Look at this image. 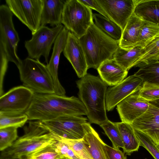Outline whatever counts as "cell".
<instances>
[{"label":"cell","instance_id":"cell-10","mask_svg":"<svg viewBox=\"0 0 159 159\" xmlns=\"http://www.w3.org/2000/svg\"><path fill=\"white\" fill-rule=\"evenodd\" d=\"M12 13L31 30L32 34L40 27L43 0H6Z\"/></svg>","mask_w":159,"mask_h":159},{"label":"cell","instance_id":"cell-18","mask_svg":"<svg viewBox=\"0 0 159 159\" xmlns=\"http://www.w3.org/2000/svg\"><path fill=\"white\" fill-rule=\"evenodd\" d=\"M97 70L101 80L107 85L112 87L122 82L128 73L113 58L103 62Z\"/></svg>","mask_w":159,"mask_h":159},{"label":"cell","instance_id":"cell-7","mask_svg":"<svg viewBox=\"0 0 159 159\" xmlns=\"http://www.w3.org/2000/svg\"><path fill=\"white\" fill-rule=\"evenodd\" d=\"M93 20L91 9L79 0H66L61 23L78 39L86 33Z\"/></svg>","mask_w":159,"mask_h":159},{"label":"cell","instance_id":"cell-14","mask_svg":"<svg viewBox=\"0 0 159 159\" xmlns=\"http://www.w3.org/2000/svg\"><path fill=\"white\" fill-rule=\"evenodd\" d=\"M137 0H97L110 20L122 30L134 12Z\"/></svg>","mask_w":159,"mask_h":159},{"label":"cell","instance_id":"cell-17","mask_svg":"<svg viewBox=\"0 0 159 159\" xmlns=\"http://www.w3.org/2000/svg\"><path fill=\"white\" fill-rule=\"evenodd\" d=\"M69 32L64 26L55 40L50 61L47 65L52 80L55 93L61 96H65L66 91L58 79V67L60 54L65 48Z\"/></svg>","mask_w":159,"mask_h":159},{"label":"cell","instance_id":"cell-21","mask_svg":"<svg viewBox=\"0 0 159 159\" xmlns=\"http://www.w3.org/2000/svg\"><path fill=\"white\" fill-rule=\"evenodd\" d=\"M134 13L143 21L159 26V0H137Z\"/></svg>","mask_w":159,"mask_h":159},{"label":"cell","instance_id":"cell-11","mask_svg":"<svg viewBox=\"0 0 159 159\" xmlns=\"http://www.w3.org/2000/svg\"><path fill=\"white\" fill-rule=\"evenodd\" d=\"M34 93L20 85L12 88L0 97V114L16 115L25 113L29 107Z\"/></svg>","mask_w":159,"mask_h":159},{"label":"cell","instance_id":"cell-34","mask_svg":"<svg viewBox=\"0 0 159 159\" xmlns=\"http://www.w3.org/2000/svg\"><path fill=\"white\" fill-rule=\"evenodd\" d=\"M134 131L140 146L145 148L154 159H159V146L145 134L135 129Z\"/></svg>","mask_w":159,"mask_h":159},{"label":"cell","instance_id":"cell-26","mask_svg":"<svg viewBox=\"0 0 159 159\" xmlns=\"http://www.w3.org/2000/svg\"><path fill=\"white\" fill-rule=\"evenodd\" d=\"M134 75L143 83L159 86V60L139 67Z\"/></svg>","mask_w":159,"mask_h":159},{"label":"cell","instance_id":"cell-13","mask_svg":"<svg viewBox=\"0 0 159 159\" xmlns=\"http://www.w3.org/2000/svg\"><path fill=\"white\" fill-rule=\"evenodd\" d=\"M143 84L142 80L135 75H130L119 84L107 90L105 102L108 111L113 110L123 99L139 90Z\"/></svg>","mask_w":159,"mask_h":159},{"label":"cell","instance_id":"cell-1","mask_svg":"<svg viewBox=\"0 0 159 159\" xmlns=\"http://www.w3.org/2000/svg\"><path fill=\"white\" fill-rule=\"evenodd\" d=\"M25 113L29 120L43 121L67 115H87V112L83 102L75 96L34 93Z\"/></svg>","mask_w":159,"mask_h":159},{"label":"cell","instance_id":"cell-5","mask_svg":"<svg viewBox=\"0 0 159 159\" xmlns=\"http://www.w3.org/2000/svg\"><path fill=\"white\" fill-rule=\"evenodd\" d=\"M51 133L38 125L36 121L29 122L24 134L12 145L2 151V157L24 159L31 154L57 142Z\"/></svg>","mask_w":159,"mask_h":159},{"label":"cell","instance_id":"cell-38","mask_svg":"<svg viewBox=\"0 0 159 159\" xmlns=\"http://www.w3.org/2000/svg\"><path fill=\"white\" fill-rule=\"evenodd\" d=\"M80 2L91 9H93L108 20H110L104 10L98 2L97 0H79Z\"/></svg>","mask_w":159,"mask_h":159},{"label":"cell","instance_id":"cell-3","mask_svg":"<svg viewBox=\"0 0 159 159\" xmlns=\"http://www.w3.org/2000/svg\"><path fill=\"white\" fill-rule=\"evenodd\" d=\"M79 39L89 68L97 69L103 62L113 58L119 47V41L107 36L94 22L86 33Z\"/></svg>","mask_w":159,"mask_h":159},{"label":"cell","instance_id":"cell-30","mask_svg":"<svg viewBox=\"0 0 159 159\" xmlns=\"http://www.w3.org/2000/svg\"><path fill=\"white\" fill-rule=\"evenodd\" d=\"M100 126L111 142L113 147L119 149L124 148V144L119 130L114 122L108 119Z\"/></svg>","mask_w":159,"mask_h":159},{"label":"cell","instance_id":"cell-22","mask_svg":"<svg viewBox=\"0 0 159 159\" xmlns=\"http://www.w3.org/2000/svg\"><path fill=\"white\" fill-rule=\"evenodd\" d=\"M85 134L82 140L93 159H106L103 148L104 142L90 123L85 125Z\"/></svg>","mask_w":159,"mask_h":159},{"label":"cell","instance_id":"cell-25","mask_svg":"<svg viewBox=\"0 0 159 159\" xmlns=\"http://www.w3.org/2000/svg\"><path fill=\"white\" fill-rule=\"evenodd\" d=\"M96 25L107 36L117 41H120L123 30L120 27L113 21L99 13L93 14Z\"/></svg>","mask_w":159,"mask_h":159},{"label":"cell","instance_id":"cell-37","mask_svg":"<svg viewBox=\"0 0 159 159\" xmlns=\"http://www.w3.org/2000/svg\"><path fill=\"white\" fill-rule=\"evenodd\" d=\"M103 148L106 159H126L124 153L119 149H116L104 142Z\"/></svg>","mask_w":159,"mask_h":159},{"label":"cell","instance_id":"cell-15","mask_svg":"<svg viewBox=\"0 0 159 159\" xmlns=\"http://www.w3.org/2000/svg\"><path fill=\"white\" fill-rule=\"evenodd\" d=\"M139 90L129 95L117 105L116 109L121 122L131 124L148 109L149 102L139 96Z\"/></svg>","mask_w":159,"mask_h":159},{"label":"cell","instance_id":"cell-19","mask_svg":"<svg viewBox=\"0 0 159 159\" xmlns=\"http://www.w3.org/2000/svg\"><path fill=\"white\" fill-rule=\"evenodd\" d=\"M40 26L49 24L55 26L61 24V18L66 0H43Z\"/></svg>","mask_w":159,"mask_h":159},{"label":"cell","instance_id":"cell-8","mask_svg":"<svg viewBox=\"0 0 159 159\" xmlns=\"http://www.w3.org/2000/svg\"><path fill=\"white\" fill-rule=\"evenodd\" d=\"M86 118L82 116L67 115L43 121L36 120L38 125L49 133L64 138L82 139L85 134Z\"/></svg>","mask_w":159,"mask_h":159},{"label":"cell","instance_id":"cell-23","mask_svg":"<svg viewBox=\"0 0 159 159\" xmlns=\"http://www.w3.org/2000/svg\"><path fill=\"white\" fill-rule=\"evenodd\" d=\"M120 133L124 144L123 152L129 155L139 149L140 142L131 124L124 122L115 123Z\"/></svg>","mask_w":159,"mask_h":159},{"label":"cell","instance_id":"cell-36","mask_svg":"<svg viewBox=\"0 0 159 159\" xmlns=\"http://www.w3.org/2000/svg\"><path fill=\"white\" fill-rule=\"evenodd\" d=\"M54 145L58 152L63 157L69 159H79L70 148L64 142L57 141Z\"/></svg>","mask_w":159,"mask_h":159},{"label":"cell","instance_id":"cell-29","mask_svg":"<svg viewBox=\"0 0 159 159\" xmlns=\"http://www.w3.org/2000/svg\"><path fill=\"white\" fill-rule=\"evenodd\" d=\"M51 134L56 140L62 142L67 144L79 159H93L83 142L82 139H68Z\"/></svg>","mask_w":159,"mask_h":159},{"label":"cell","instance_id":"cell-28","mask_svg":"<svg viewBox=\"0 0 159 159\" xmlns=\"http://www.w3.org/2000/svg\"><path fill=\"white\" fill-rule=\"evenodd\" d=\"M159 34V26L144 21L135 46L144 48Z\"/></svg>","mask_w":159,"mask_h":159},{"label":"cell","instance_id":"cell-6","mask_svg":"<svg viewBox=\"0 0 159 159\" xmlns=\"http://www.w3.org/2000/svg\"><path fill=\"white\" fill-rule=\"evenodd\" d=\"M23 86L36 94L55 93L51 76L46 65L39 60L27 57L17 67Z\"/></svg>","mask_w":159,"mask_h":159},{"label":"cell","instance_id":"cell-39","mask_svg":"<svg viewBox=\"0 0 159 159\" xmlns=\"http://www.w3.org/2000/svg\"><path fill=\"white\" fill-rule=\"evenodd\" d=\"M2 159H16L9 157H3Z\"/></svg>","mask_w":159,"mask_h":159},{"label":"cell","instance_id":"cell-9","mask_svg":"<svg viewBox=\"0 0 159 159\" xmlns=\"http://www.w3.org/2000/svg\"><path fill=\"white\" fill-rule=\"evenodd\" d=\"M64 27L61 24L52 28L45 26H40L32 34L31 39L25 42V47L27 51L28 57L39 60L42 56L48 64L52 45Z\"/></svg>","mask_w":159,"mask_h":159},{"label":"cell","instance_id":"cell-32","mask_svg":"<svg viewBox=\"0 0 159 159\" xmlns=\"http://www.w3.org/2000/svg\"><path fill=\"white\" fill-rule=\"evenodd\" d=\"M17 128L8 127L0 129V150L3 151L11 147L18 138Z\"/></svg>","mask_w":159,"mask_h":159},{"label":"cell","instance_id":"cell-27","mask_svg":"<svg viewBox=\"0 0 159 159\" xmlns=\"http://www.w3.org/2000/svg\"><path fill=\"white\" fill-rule=\"evenodd\" d=\"M159 60V34L144 48L134 67H140Z\"/></svg>","mask_w":159,"mask_h":159},{"label":"cell","instance_id":"cell-16","mask_svg":"<svg viewBox=\"0 0 159 159\" xmlns=\"http://www.w3.org/2000/svg\"><path fill=\"white\" fill-rule=\"evenodd\" d=\"M63 53L79 78H81L87 74L89 68L84 51L79 39L70 31Z\"/></svg>","mask_w":159,"mask_h":159},{"label":"cell","instance_id":"cell-20","mask_svg":"<svg viewBox=\"0 0 159 159\" xmlns=\"http://www.w3.org/2000/svg\"><path fill=\"white\" fill-rule=\"evenodd\" d=\"M143 22L133 12L123 31L119 46L125 49L135 47Z\"/></svg>","mask_w":159,"mask_h":159},{"label":"cell","instance_id":"cell-35","mask_svg":"<svg viewBox=\"0 0 159 159\" xmlns=\"http://www.w3.org/2000/svg\"><path fill=\"white\" fill-rule=\"evenodd\" d=\"M139 95L148 102L159 99V86L143 83L139 90Z\"/></svg>","mask_w":159,"mask_h":159},{"label":"cell","instance_id":"cell-33","mask_svg":"<svg viewBox=\"0 0 159 159\" xmlns=\"http://www.w3.org/2000/svg\"><path fill=\"white\" fill-rule=\"evenodd\" d=\"M54 143L31 154L24 159H61L64 158L58 152Z\"/></svg>","mask_w":159,"mask_h":159},{"label":"cell","instance_id":"cell-2","mask_svg":"<svg viewBox=\"0 0 159 159\" xmlns=\"http://www.w3.org/2000/svg\"><path fill=\"white\" fill-rule=\"evenodd\" d=\"M76 83L79 98L86 108L90 123L100 125L107 121L105 102L107 84L98 77L88 73Z\"/></svg>","mask_w":159,"mask_h":159},{"label":"cell","instance_id":"cell-31","mask_svg":"<svg viewBox=\"0 0 159 159\" xmlns=\"http://www.w3.org/2000/svg\"><path fill=\"white\" fill-rule=\"evenodd\" d=\"M28 120V116L25 113L16 115L0 114V129L8 127H21Z\"/></svg>","mask_w":159,"mask_h":159},{"label":"cell","instance_id":"cell-40","mask_svg":"<svg viewBox=\"0 0 159 159\" xmlns=\"http://www.w3.org/2000/svg\"><path fill=\"white\" fill-rule=\"evenodd\" d=\"M61 159H68V158L64 157V158Z\"/></svg>","mask_w":159,"mask_h":159},{"label":"cell","instance_id":"cell-24","mask_svg":"<svg viewBox=\"0 0 159 159\" xmlns=\"http://www.w3.org/2000/svg\"><path fill=\"white\" fill-rule=\"evenodd\" d=\"M143 51L144 48L139 46H136L129 49H124L119 46L113 58L119 65L128 71L134 67Z\"/></svg>","mask_w":159,"mask_h":159},{"label":"cell","instance_id":"cell-12","mask_svg":"<svg viewBox=\"0 0 159 159\" xmlns=\"http://www.w3.org/2000/svg\"><path fill=\"white\" fill-rule=\"evenodd\" d=\"M149 102L146 111L131 124L134 129L147 135L159 146V99Z\"/></svg>","mask_w":159,"mask_h":159},{"label":"cell","instance_id":"cell-4","mask_svg":"<svg viewBox=\"0 0 159 159\" xmlns=\"http://www.w3.org/2000/svg\"><path fill=\"white\" fill-rule=\"evenodd\" d=\"M13 14L7 5L0 6V84H3L8 63L13 62L17 67L21 60L16 53L20 39L12 21Z\"/></svg>","mask_w":159,"mask_h":159}]
</instances>
